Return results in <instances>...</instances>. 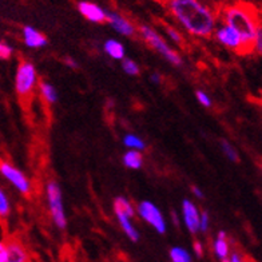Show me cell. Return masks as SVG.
Segmentation results:
<instances>
[{
  "label": "cell",
  "mask_w": 262,
  "mask_h": 262,
  "mask_svg": "<svg viewBox=\"0 0 262 262\" xmlns=\"http://www.w3.org/2000/svg\"><path fill=\"white\" fill-rule=\"evenodd\" d=\"M167 7L177 21L194 36L207 38L215 30V14L196 0H171Z\"/></svg>",
  "instance_id": "cell-1"
},
{
  "label": "cell",
  "mask_w": 262,
  "mask_h": 262,
  "mask_svg": "<svg viewBox=\"0 0 262 262\" xmlns=\"http://www.w3.org/2000/svg\"><path fill=\"white\" fill-rule=\"evenodd\" d=\"M225 25L230 26L239 34L244 46V54L254 50V40L259 27L257 11L249 4H234L229 6L222 12Z\"/></svg>",
  "instance_id": "cell-2"
},
{
  "label": "cell",
  "mask_w": 262,
  "mask_h": 262,
  "mask_svg": "<svg viewBox=\"0 0 262 262\" xmlns=\"http://www.w3.org/2000/svg\"><path fill=\"white\" fill-rule=\"evenodd\" d=\"M38 84V73L31 62L21 60L16 69L15 75V90L21 100H27L34 94Z\"/></svg>",
  "instance_id": "cell-3"
},
{
  "label": "cell",
  "mask_w": 262,
  "mask_h": 262,
  "mask_svg": "<svg viewBox=\"0 0 262 262\" xmlns=\"http://www.w3.org/2000/svg\"><path fill=\"white\" fill-rule=\"evenodd\" d=\"M139 32H141L143 40H145L151 49L156 50L158 54H161L167 62H170L174 66H182V58H181L180 54H178L176 50H172L171 47L166 43L165 39H163L154 28L148 27V26L146 25H142L141 27H139Z\"/></svg>",
  "instance_id": "cell-4"
},
{
  "label": "cell",
  "mask_w": 262,
  "mask_h": 262,
  "mask_svg": "<svg viewBox=\"0 0 262 262\" xmlns=\"http://www.w3.org/2000/svg\"><path fill=\"white\" fill-rule=\"evenodd\" d=\"M46 195H47V204L51 218L55 226L60 230L67 226V217H66L64 205H63L62 189L56 181H50L46 186Z\"/></svg>",
  "instance_id": "cell-5"
},
{
  "label": "cell",
  "mask_w": 262,
  "mask_h": 262,
  "mask_svg": "<svg viewBox=\"0 0 262 262\" xmlns=\"http://www.w3.org/2000/svg\"><path fill=\"white\" fill-rule=\"evenodd\" d=\"M0 174L8 181L23 195H30L32 191V183L25 172L15 167L8 161L0 159Z\"/></svg>",
  "instance_id": "cell-6"
},
{
  "label": "cell",
  "mask_w": 262,
  "mask_h": 262,
  "mask_svg": "<svg viewBox=\"0 0 262 262\" xmlns=\"http://www.w3.org/2000/svg\"><path fill=\"white\" fill-rule=\"evenodd\" d=\"M137 213L158 234H165L166 229H167L165 215H163L162 211L159 210V207L154 202H151V201H142V202H139L138 206H137Z\"/></svg>",
  "instance_id": "cell-7"
},
{
  "label": "cell",
  "mask_w": 262,
  "mask_h": 262,
  "mask_svg": "<svg viewBox=\"0 0 262 262\" xmlns=\"http://www.w3.org/2000/svg\"><path fill=\"white\" fill-rule=\"evenodd\" d=\"M215 38L221 45L226 46L228 49L234 50V51L244 54V46H242L241 36L235 31L234 28H231L228 25H222L221 27L217 28L215 31Z\"/></svg>",
  "instance_id": "cell-8"
},
{
  "label": "cell",
  "mask_w": 262,
  "mask_h": 262,
  "mask_svg": "<svg viewBox=\"0 0 262 262\" xmlns=\"http://www.w3.org/2000/svg\"><path fill=\"white\" fill-rule=\"evenodd\" d=\"M200 214L201 211L198 210V206L194 204L193 201H182L183 224H185L186 229L191 233V234H195L196 231H198V226H200Z\"/></svg>",
  "instance_id": "cell-9"
},
{
  "label": "cell",
  "mask_w": 262,
  "mask_h": 262,
  "mask_svg": "<svg viewBox=\"0 0 262 262\" xmlns=\"http://www.w3.org/2000/svg\"><path fill=\"white\" fill-rule=\"evenodd\" d=\"M78 11L84 19L93 23H106L107 11L99 4L93 2H79L78 3Z\"/></svg>",
  "instance_id": "cell-10"
},
{
  "label": "cell",
  "mask_w": 262,
  "mask_h": 262,
  "mask_svg": "<svg viewBox=\"0 0 262 262\" xmlns=\"http://www.w3.org/2000/svg\"><path fill=\"white\" fill-rule=\"evenodd\" d=\"M107 23L115 32L123 36H133L135 34V27L130 20H127L123 15L118 12H110L107 11Z\"/></svg>",
  "instance_id": "cell-11"
},
{
  "label": "cell",
  "mask_w": 262,
  "mask_h": 262,
  "mask_svg": "<svg viewBox=\"0 0 262 262\" xmlns=\"http://www.w3.org/2000/svg\"><path fill=\"white\" fill-rule=\"evenodd\" d=\"M7 262H31V257L27 249L16 239L6 241Z\"/></svg>",
  "instance_id": "cell-12"
},
{
  "label": "cell",
  "mask_w": 262,
  "mask_h": 262,
  "mask_svg": "<svg viewBox=\"0 0 262 262\" xmlns=\"http://www.w3.org/2000/svg\"><path fill=\"white\" fill-rule=\"evenodd\" d=\"M23 41L30 49H41L49 43L45 35L31 26H26L23 28Z\"/></svg>",
  "instance_id": "cell-13"
},
{
  "label": "cell",
  "mask_w": 262,
  "mask_h": 262,
  "mask_svg": "<svg viewBox=\"0 0 262 262\" xmlns=\"http://www.w3.org/2000/svg\"><path fill=\"white\" fill-rule=\"evenodd\" d=\"M115 217H117L118 222L121 225V229L123 230V233L127 235V238L133 242H138L139 241V231L135 228L134 222H133V218H130L126 214L121 213V211L114 210Z\"/></svg>",
  "instance_id": "cell-14"
},
{
  "label": "cell",
  "mask_w": 262,
  "mask_h": 262,
  "mask_svg": "<svg viewBox=\"0 0 262 262\" xmlns=\"http://www.w3.org/2000/svg\"><path fill=\"white\" fill-rule=\"evenodd\" d=\"M103 50L107 55L115 60H123L126 58V49L117 39H107L103 45Z\"/></svg>",
  "instance_id": "cell-15"
},
{
  "label": "cell",
  "mask_w": 262,
  "mask_h": 262,
  "mask_svg": "<svg viewBox=\"0 0 262 262\" xmlns=\"http://www.w3.org/2000/svg\"><path fill=\"white\" fill-rule=\"evenodd\" d=\"M123 165L131 170H139L143 166V156L141 151H135V150H127L123 154Z\"/></svg>",
  "instance_id": "cell-16"
},
{
  "label": "cell",
  "mask_w": 262,
  "mask_h": 262,
  "mask_svg": "<svg viewBox=\"0 0 262 262\" xmlns=\"http://www.w3.org/2000/svg\"><path fill=\"white\" fill-rule=\"evenodd\" d=\"M39 93H40V97L43 98V100H45L46 103L54 104L58 102V91H56V89L52 86L51 83L41 80V82L39 83Z\"/></svg>",
  "instance_id": "cell-17"
},
{
  "label": "cell",
  "mask_w": 262,
  "mask_h": 262,
  "mask_svg": "<svg viewBox=\"0 0 262 262\" xmlns=\"http://www.w3.org/2000/svg\"><path fill=\"white\" fill-rule=\"evenodd\" d=\"M213 250L214 254L218 259H228V257L230 255V246H229L228 238H215L213 244Z\"/></svg>",
  "instance_id": "cell-18"
},
{
  "label": "cell",
  "mask_w": 262,
  "mask_h": 262,
  "mask_svg": "<svg viewBox=\"0 0 262 262\" xmlns=\"http://www.w3.org/2000/svg\"><path fill=\"white\" fill-rule=\"evenodd\" d=\"M170 261L171 262H193V257L189 250L182 246H172L169 252Z\"/></svg>",
  "instance_id": "cell-19"
},
{
  "label": "cell",
  "mask_w": 262,
  "mask_h": 262,
  "mask_svg": "<svg viewBox=\"0 0 262 262\" xmlns=\"http://www.w3.org/2000/svg\"><path fill=\"white\" fill-rule=\"evenodd\" d=\"M114 210L121 211V213L126 214L130 218H134L135 210L134 206L131 205L130 201L126 196H117L114 200Z\"/></svg>",
  "instance_id": "cell-20"
},
{
  "label": "cell",
  "mask_w": 262,
  "mask_h": 262,
  "mask_svg": "<svg viewBox=\"0 0 262 262\" xmlns=\"http://www.w3.org/2000/svg\"><path fill=\"white\" fill-rule=\"evenodd\" d=\"M123 145L128 150H135V151H142L146 148V143L143 139H141L138 135L127 134L123 137Z\"/></svg>",
  "instance_id": "cell-21"
},
{
  "label": "cell",
  "mask_w": 262,
  "mask_h": 262,
  "mask_svg": "<svg viewBox=\"0 0 262 262\" xmlns=\"http://www.w3.org/2000/svg\"><path fill=\"white\" fill-rule=\"evenodd\" d=\"M11 214V202L7 193L0 187V220H6Z\"/></svg>",
  "instance_id": "cell-22"
},
{
  "label": "cell",
  "mask_w": 262,
  "mask_h": 262,
  "mask_svg": "<svg viewBox=\"0 0 262 262\" xmlns=\"http://www.w3.org/2000/svg\"><path fill=\"white\" fill-rule=\"evenodd\" d=\"M221 148H222V151H224V154L226 156V158H228L229 161H231V162H234V163H237L238 161H239V156H238V151L235 150L234 147H233V145H231L230 142L222 139V141H221Z\"/></svg>",
  "instance_id": "cell-23"
},
{
  "label": "cell",
  "mask_w": 262,
  "mask_h": 262,
  "mask_svg": "<svg viewBox=\"0 0 262 262\" xmlns=\"http://www.w3.org/2000/svg\"><path fill=\"white\" fill-rule=\"evenodd\" d=\"M122 69L127 75L130 76H135L139 74V66L133 60V59L124 58L122 60Z\"/></svg>",
  "instance_id": "cell-24"
},
{
  "label": "cell",
  "mask_w": 262,
  "mask_h": 262,
  "mask_svg": "<svg viewBox=\"0 0 262 262\" xmlns=\"http://www.w3.org/2000/svg\"><path fill=\"white\" fill-rule=\"evenodd\" d=\"M14 54V49L10 45L0 41V60H8Z\"/></svg>",
  "instance_id": "cell-25"
},
{
  "label": "cell",
  "mask_w": 262,
  "mask_h": 262,
  "mask_svg": "<svg viewBox=\"0 0 262 262\" xmlns=\"http://www.w3.org/2000/svg\"><path fill=\"white\" fill-rule=\"evenodd\" d=\"M209 226H210V217H209V213L207 211H202L200 214V226H198V231H202V233H206L209 230Z\"/></svg>",
  "instance_id": "cell-26"
},
{
  "label": "cell",
  "mask_w": 262,
  "mask_h": 262,
  "mask_svg": "<svg viewBox=\"0 0 262 262\" xmlns=\"http://www.w3.org/2000/svg\"><path fill=\"white\" fill-rule=\"evenodd\" d=\"M166 32H167V35L171 38V40H174V43H177V45H182L183 43L182 35L180 34V31H178L177 28L166 26Z\"/></svg>",
  "instance_id": "cell-27"
},
{
  "label": "cell",
  "mask_w": 262,
  "mask_h": 262,
  "mask_svg": "<svg viewBox=\"0 0 262 262\" xmlns=\"http://www.w3.org/2000/svg\"><path fill=\"white\" fill-rule=\"evenodd\" d=\"M195 97L196 100H198L204 107H211V103H213V102H211V98L209 97L205 91H196Z\"/></svg>",
  "instance_id": "cell-28"
},
{
  "label": "cell",
  "mask_w": 262,
  "mask_h": 262,
  "mask_svg": "<svg viewBox=\"0 0 262 262\" xmlns=\"http://www.w3.org/2000/svg\"><path fill=\"white\" fill-rule=\"evenodd\" d=\"M254 49L258 52L262 51V30L259 28L258 32H257V36H255L254 40Z\"/></svg>",
  "instance_id": "cell-29"
},
{
  "label": "cell",
  "mask_w": 262,
  "mask_h": 262,
  "mask_svg": "<svg viewBox=\"0 0 262 262\" xmlns=\"http://www.w3.org/2000/svg\"><path fill=\"white\" fill-rule=\"evenodd\" d=\"M193 249L196 257H202V255H204V245H202V242L200 241L194 242Z\"/></svg>",
  "instance_id": "cell-30"
},
{
  "label": "cell",
  "mask_w": 262,
  "mask_h": 262,
  "mask_svg": "<svg viewBox=\"0 0 262 262\" xmlns=\"http://www.w3.org/2000/svg\"><path fill=\"white\" fill-rule=\"evenodd\" d=\"M0 262H7V250H6V241H0Z\"/></svg>",
  "instance_id": "cell-31"
},
{
  "label": "cell",
  "mask_w": 262,
  "mask_h": 262,
  "mask_svg": "<svg viewBox=\"0 0 262 262\" xmlns=\"http://www.w3.org/2000/svg\"><path fill=\"white\" fill-rule=\"evenodd\" d=\"M228 261L229 262H246L245 258H244L239 253H235V252L231 253V254L229 255Z\"/></svg>",
  "instance_id": "cell-32"
},
{
  "label": "cell",
  "mask_w": 262,
  "mask_h": 262,
  "mask_svg": "<svg viewBox=\"0 0 262 262\" xmlns=\"http://www.w3.org/2000/svg\"><path fill=\"white\" fill-rule=\"evenodd\" d=\"M191 193L194 194V195L196 196V198H200V200H202V198H204V191H202V190L200 189V187L198 186H193L191 187Z\"/></svg>",
  "instance_id": "cell-33"
},
{
  "label": "cell",
  "mask_w": 262,
  "mask_h": 262,
  "mask_svg": "<svg viewBox=\"0 0 262 262\" xmlns=\"http://www.w3.org/2000/svg\"><path fill=\"white\" fill-rule=\"evenodd\" d=\"M150 79H151L152 83H156V84H159L161 80H162V76L159 75L158 73H154L151 76H150Z\"/></svg>",
  "instance_id": "cell-34"
},
{
  "label": "cell",
  "mask_w": 262,
  "mask_h": 262,
  "mask_svg": "<svg viewBox=\"0 0 262 262\" xmlns=\"http://www.w3.org/2000/svg\"><path fill=\"white\" fill-rule=\"evenodd\" d=\"M66 64L69 66L70 69H76L78 67V63L73 58H66Z\"/></svg>",
  "instance_id": "cell-35"
},
{
  "label": "cell",
  "mask_w": 262,
  "mask_h": 262,
  "mask_svg": "<svg viewBox=\"0 0 262 262\" xmlns=\"http://www.w3.org/2000/svg\"><path fill=\"white\" fill-rule=\"evenodd\" d=\"M221 262H229V261H228V259H224V261H221Z\"/></svg>",
  "instance_id": "cell-36"
}]
</instances>
